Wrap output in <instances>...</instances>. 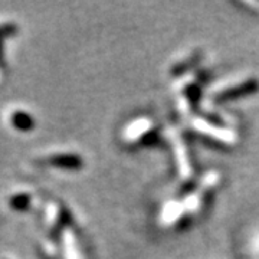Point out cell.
I'll use <instances>...</instances> for the list:
<instances>
[{
    "instance_id": "6da1fadb",
    "label": "cell",
    "mask_w": 259,
    "mask_h": 259,
    "mask_svg": "<svg viewBox=\"0 0 259 259\" xmlns=\"http://www.w3.org/2000/svg\"><path fill=\"white\" fill-rule=\"evenodd\" d=\"M194 128H197L200 133L203 134H209V136H213L221 141H226V143H232L235 140V136L233 133L228 131V130H221L219 127H214L212 124L206 122L203 120H196L194 121Z\"/></svg>"
},
{
    "instance_id": "7a4b0ae2",
    "label": "cell",
    "mask_w": 259,
    "mask_h": 259,
    "mask_svg": "<svg viewBox=\"0 0 259 259\" xmlns=\"http://www.w3.org/2000/svg\"><path fill=\"white\" fill-rule=\"evenodd\" d=\"M180 210H182V206H180V204H176V203L168 204L166 209H164V214H163V218L166 219L167 222H173V221H176V218H179Z\"/></svg>"
}]
</instances>
